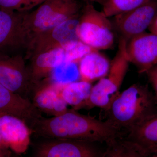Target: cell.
<instances>
[{"mask_svg":"<svg viewBox=\"0 0 157 157\" xmlns=\"http://www.w3.org/2000/svg\"><path fill=\"white\" fill-rule=\"evenodd\" d=\"M32 134L45 139L82 140L105 143L116 137H125L127 132L108 120L102 121L84 115L74 109L50 118L44 117L33 121L29 127Z\"/></svg>","mask_w":157,"mask_h":157,"instance_id":"obj_1","label":"cell"},{"mask_svg":"<svg viewBox=\"0 0 157 157\" xmlns=\"http://www.w3.org/2000/svg\"><path fill=\"white\" fill-rule=\"evenodd\" d=\"M156 110L157 101L148 86L135 83L120 93L105 112L107 120L127 133Z\"/></svg>","mask_w":157,"mask_h":157,"instance_id":"obj_2","label":"cell"},{"mask_svg":"<svg viewBox=\"0 0 157 157\" xmlns=\"http://www.w3.org/2000/svg\"><path fill=\"white\" fill-rule=\"evenodd\" d=\"M81 8L76 0H46L34 11L26 12L22 22L26 48L38 34L79 15Z\"/></svg>","mask_w":157,"mask_h":157,"instance_id":"obj_3","label":"cell"},{"mask_svg":"<svg viewBox=\"0 0 157 157\" xmlns=\"http://www.w3.org/2000/svg\"><path fill=\"white\" fill-rule=\"evenodd\" d=\"M127 43L126 40L120 38L118 49L110 63L107 76L99 79L98 83L92 86L87 100L74 109L77 110L99 107L106 111L109 109L120 93V89L128 69L130 62L127 55Z\"/></svg>","mask_w":157,"mask_h":157,"instance_id":"obj_4","label":"cell"},{"mask_svg":"<svg viewBox=\"0 0 157 157\" xmlns=\"http://www.w3.org/2000/svg\"><path fill=\"white\" fill-rule=\"evenodd\" d=\"M113 25L103 13L90 4L82 9L78 34L79 40L96 50H106L114 43Z\"/></svg>","mask_w":157,"mask_h":157,"instance_id":"obj_5","label":"cell"},{"mask_svg":"<svg viewBox=\"0 0 157 157\" xmlns=\"http://www.w3.org/2000/svg\"><path fill=\"white\" fill-rule=\"evenodd\" d=\"M79 15L38 34L31 39L25 50L26 60L40 53L62 48H74L80 42L78 34Z\"/></svg>","mask_w":157,"mask_h":157,"instance_id":"obj_6","label":"cell"},{"mask_svg":"<svg viewBox=\"0 0 157 157\" xmlns=\"http://www.w3.org/2000/svg\"><path fill=\"white\" fill-rule=\"evenodd\" d=\"M24 56L0 52V83L31 101L36 87L31 81Z\"/></svg>","mask_w":157,"mask_h":157,"instance_id":"obj_7","label":"cell"},{"mask_svg":"<svg viewBox=\"0 0 157 157\" xmlns=\"http://www.w3.org/2000/svg\"><path fill=\"white\" fill-rule=\"evenodd\" d=\"M157 14V0H152L142 6L113 16V28L126 40L145 32Z\"/></svg>","mask_w":157,"mask_h":157,"instance_id":"obj_8","label":"cell"},{"mask_svg":"<svg viewBox=\"0 0 157 157\" xmlns=\"http://www.w3.org/2000/svg\"><path fill=\"white\" fill-rule=\"evenodd\" d=\"M36 145L35 156L38 157H103L104 150L95 143L82 140L46 139Z\"/></svg>","mask_w":157,"mask_h":157,"instance_id":"obj_9","label":"cell"},{"mask_svg":"<svg viewBox=\"0 0 157 157\" xmlns=\"http://www.w3.org/2000/svg\"><path fill=\"white\" fill-rule=\"evenodd\" d=\"M127 52L130 63L139 73H146L157 65V35L146 32L127 42Z\"/></svg>","mask_w":157,"mask_h":157,"instance_id":"obj_10","label":"cell"},{"mask_svg":"<svg viewBox=\"0 0 157 157\" xmlns=\"http://www.w3.org/2000/svg\"><path fill=\"white\" fill-rule=\"evenodd\" d=\"M25 13L0 9V52L8 53L11 50H25L22 30Z\"/></svg>","mask_w":157,"mask_h":157,"instance_id":"obj_11","label":"cell"},{"mask_svg":"<svg viewBox=\"0 0 157 157\" xmlns=\"http://www.w3.org/2000/svg\"><path fill=\"white\" fill-rule=\"evenodd\" d=\"M63 84L45 79L34 91L32 103L39 111L49 115L56 116L63 113L68 109L61 96Z\"/></svg>","mask_w":157,"mask_h":157,"instance_id":"obj_12","label":"cell"},{"mask_svg":"<svg viewBox=\"0 0 157 157\" xmlns=\"http://www.w3.org/2000/svg\"><path fill=\"white\" fill-rule=\"evenodd\" d=\"M32 131L21 119L9 114H0V135L10 149L18 154L26 151Z\"/></svg>","mask_w":157,"mask_h":157,"instance_id":"obj_13","label":"cell"},{"mask_svg":"<svg viewBox=\"0 0 157 157\" xmlns=\"http://www.w3.org/2000/svg\"><path fill=\"white\" fill-rule=\"evenodd\" d=\"M0 114H9L21 119L29 127L42 116L32 101L11 91L0 83Z\"/></svg>","mask_w":157,"mask_h":157,"instance_id":"obj_14","label":"cell"},{"mask_svg":"<svg viewBox=\"0 0 157 157\" xmlns=\"http://www.w3.org/2000/svg\"><path fill=\"white\" fill-rule=\"evenodd\" d=\"M65 57L66 50L58 48L38 54L29 59L27 67L32 83L37 87L49 78L54 70L64 63Z\"/></svg>","mask_w":157,"mask_h":157,"instance_id":"obj_15","label":"cell"},{"mask_svg":"<svg viewBox=\"0 0 157 157\" xmlns=\"http://www.w3.org/2000/svg\"><path fill=\"white\" fill-rule=\"evenodd\" d=\"M140 145L150 155L157 151V110L130 129L125 136Z\"/></svg>","mask_w":157,"mask_h":157,"instance_id":"obj_16","label":"cell"},{"mask_svg":"<svg viewBox=\"0 0 157 157\" xmlns=\"http://www.w3.org/2000/svg\"><path fill=\"white\" fill-rule=\"evenodd\" d=\"M78 63L80 79L90 83L107 76L110 67L108 58L98 50L86 54Z\"/></svg>","mask_w":157,"mask_h":157,"instance_id":"obj_17","label":"cell"},{"mask_svg":"<svg viewBox=\"0 0 157 157\" xmlns=\"http://www.w3.org/2000/svg\"><path fill=\"white\" fill-rule=\"evenodd\" d=\"M106 144L103 157H144L150 156L138 143L126 137L113 138Z\"/></svg>","mask_w":157,"mask_h":157,"instance_id":"obj_18","label":"cell"},{"mask_svg":"<svg viewBox=\"0 0 157 157\" xmlns=\"http://www.w3.org/2000/svg\"><path fill=\"white\" fill-rule=\"evenodd\" d=\"M93 86L91 83L80 80L64 83L61 96L67 105L75 109L89 97Z\"/></svg>","mask_w":157,"mask_h":157,"instance_id":"obj_19","label":"cell"},{"mask_svg":"<svg viewBox=\"0 0 157 157\" xmlns=\"http://www.w3.org/2000/svg\"><path fill=\"white\" fill-rule=\"evenodd\" d=\"M152 0H104L103 13L107 17L118 14L136 9Z\"/></svg>","mask_w":157,"mask_h":157,"instance_id":"obj_20","label":"cell"},{"mask_svg":"<svg viewBox=\"0 0 157 157\" xmlns=\"http://www.w3.org/2000/svg\"><path fill=\"white\" fill-rule=\"evenodd\" d=\"M46 0H0V9L6 11L28 12Z\"/></svg>","mask_w":157,"mask_h":157,"instance_id":"obj_21","label":"cell"},{"mask_svg":"<svg viewBox=\"0 0 157 157\" xmlns=\"http://www.w3.org/2000/svg\"><path fill=\"white\" fill-rule=\"evenodd\" d=\"M93 50H96L80 42L72 49L66 51L64 64L78 63L85 55Z\"/></svg>","mask_w":157,"mask_h":157,"instance_id":"obj_22","label":"cell"},{"mask_svg":"<svg viewBox=\"0 0 157 157\" xmlns=\"http://www.w3.org/2000/svg\"><path fill=\"white\" fill-rule=\"evenodd\" d=\"M146 73L154 90L155 98L157 101V65L148 70Z\"/></svg>","mask_w":157,"mask_h":157,"instance_id":"obj_23","label":"cell"},{"mask_svg":"<svg viewBox=\"0 0 157 157\" xmlns=\"http://www.w3.org/2000/svg\"><path fill=\"white\" fill-rule=\"evenodd\" d=\"M11 150L9 145L0 135V157L10 156Z\"/></svg>","mask_w":157,"mask_h":157,"instance_id":"obj_24","label":"cell"},{"mask_svg":"<svg viewBox=\"0 0 157 157\" xmlns=\"http://www.w3.org/2000/svg\"><path fill=\"white\" fill-rule=\"evenodd\" d=\"M148 29L150 33L157 35V14Z\"/></svg>","mask_w":157,"mask_h":157,"instance_id":"obj_25","label":"cell"},{"mask_svg":"<svg viewBox=\"0 0 157 157\" xmlns=\"http://www.w3.org/2000/svg\"><path fill=\"white\" fill-rule=\"evenodd\" d=\"M98 2L100 3L101 4H103V2H104V0H98Z\"/></svg>","mask_w":157,"mask_h":157,"instance_id":"obj_26","label":"cell"},{"mask_svg":"<svg viewBox=\"0 0 157 157\" xmlns=\"http://www.w3.org/2000/svg\"><path fill=\"white\" fill-rule=\"evenodd\" d=\"M152 155H153V157H157V151L154 153Z\"/></svg>","mask_w":157,"mask_h":157,"instance_id":"obj_27","label":"cell"},{"mask_svg":"<svg viewBox=\"0 0 157 157\" xmlns=\"http://www.w3.org/2000/svg\"><path fill=\"white\" fill-rule=\"evenodd\" d=\"M86 1H90V2H98V0H86Z\"/></svg>","mask_w":157,"mask_h":157,"instance_id":"obj_28","label":"cell"}]
</instances>
